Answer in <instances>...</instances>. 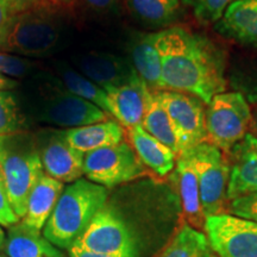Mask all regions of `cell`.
Here are the masks:
<instances>
[{"label": "cell", "mask_w": 257, "mask_h": 257, "mask_svg": "<svg viewBox=\"0 0 257 257\" xmlns=\"http://www.w3.org/2000/svg\"><path fill=\"white\" fill-rule=\"evenodd\" d=\"M0 257H8V256H5V255H0Z\"/></svg>", "instance_id": "60d3db41"}, {"label": "cell", "mask_w": 257, "mask_h": 257, "mask_svg": "<svg viewBox=\"0 0 257 257\" xmlns=\"http://www.w3.org/2000/svg\"><path fill=\"white\" fill-rule=\"evenodd\" d=\"M31 69L32 63L29 60L0 51V74L17 80L27 76Z\"/></svg>", "instance_id": "f546056e"}, {"label": "cell", "mask_w": 257, "mask_h": 257, "mask_svg": "<svg viewBox=\"0 0 257 257\" xmlns=\"http://www.w3.org/2000/svg\"><path fill=\"white\" fill-rule=\"evenodd\" d=\"M69 257H137L138 255H105V253H98L89 251L79 246L78 244H73L70 246Z\"/></svg>", "instance_id": "836d02e7"}, {"label": "cell", "mask_w": 257, "mask_h": 257, "mask_svg": "<svg viewBox=\"0 0 257 257\" xmlns=\"http://www.w3.org/2000/svg\"><path fill=\"white\" fill-rule=\"evenodd\" d=\"M255 127H256V130H257V113H256V117H255Z\"/></svg>", "instance_id": "ab89813d"}, {"label": "cell", "mask_w": 257, "mask_h": 257, "mask_svg": "<svg viewBox=\"0 0 257 257\" xmlns=\"http://www.w3.org/2000/svg\"><path fill=\"white\" fill-rule=\"evenodd\" d=\"M110 104V114L124 127H134L142 123L152 89L140 78L106 91Z\"/></svg>", "instance_id": "4fadbf2b"}, {"label": "cell", "mask_w": 257, "mask_h": 257, "mask_svg": "<svg viewBox=\"0 0 257 257\" xmlns=\"http://www.w3.org/2000/svg\"><path fill=\"white\" fill-rule=\"evenodd\" d=\"M172 178L178 188L182 211L189 225L193 227L204 226L206 218L202 212L198 178L191 162L184 155L178 156Z\"/></svg>", "instance_id": "ac0fdd59"}, {"label": "cell", "mask_w": 257, "mask_h": 257, "mask_svg": "<svg viewBox=\"0 0 257 257\" xmlns=\"http://www.w3.org/2000/svg\"><path fill=\"white\" fill-rule=\"evenodd\" d=\"M25 120L17 98L12 92L0 91V136L24 133Z\"/></svg>", "instance_id": "4316f807"}, {"label": "cell", "mask_w": 257, "mask_h": 257, "mask_svg": "<svg viewBox=\"0 0 257 257\" xmlns=\"http://www.w3.org/2000/svg\"><path fill=\"white\" fill-rule=\"evenodd\" d=\"M144 173V165L126 142L93 150L83 157V174L105 188L133 181Z\"/></svg>", "instance_id": "52a82bcc"}, {"label": "cell", "mask_w": 257, "mask_h": 257, "mask_svg": "<svg viewBox=\"0 0 257 257\" xmlns=\"http://www.w3.org/2000/svg\"><path fill=\"white\" fill-rule=\"evenodd\" d=\"M78 66L82 75L92 80L105 92L124 85L138 75L131 61L113 54H87L79 60Z\"/></svg>", "instance_id": "5bb4252c"}, {"label": "cell", "mask_w": 257, "mask_h": 257, "mask_svg": "<svg viewBox=\"0 0 257 257\" xmlns=\"http://www.w3.org/2000/svg\"><path fill=\"white\" fill-rule=\"evenodd\" d=\"M181 155L195 170L205 218L220 214L226 200L230 178L229 163L221 150L214 144L202 142Z\"/></svg>", "instance_id": "5b68a950"}, {"label": "cell", "mask_w": 257, "mask_h": 257, "mask_svg": "<svg viewBox=\"0 0 257 257\" xmlns=\"http://www.w3.org/2000/svg\"><path fill=\"white\" fill-rule=\"evenodd\" d=\"M214 29L224 37L257 47V0H236L226 9Z\"/></svg>", "instance_id": "2e32d148"}, {"label": "cell", "mask_w": 257, "mask_h": 257, "mask_svg": "<svg viewBox=\"0 0 257 257\" xmlns=\"http://www.w3.org/2000/svg\"><path fill=\"white\" fill-rule=\"evenodd\" d=\"M131 63L150 89L162 91V64L157 49V32H138L128 44Z\"/></svg>", "instance_id": "e0dca14e"}, {"label": "cell", "mask_w": 257, "mask_h": 257, "mask_svg": "<svg viewBox=\"0 0 257 257\" xmlns=\"http://www.w3.org/2000/svg\"><path fill=\"white\" fill-rule=\"evenodd\" d=\"M211 248L219 257H257V223L220 213L204 224Z\"/></svg>", "instance_id": "9c48e42d"}, {"label": "cell", "mask_w": 257, "mask_h": 257, "mask_svg": "<svg viewBox=\"0 0 257 257\" xmlns=\"http://www.w3.org/2000/svg\"><path fill=\"white\" fill-rule=\"evenodd\" d=\"M37 118L44 123L61 127H79L108 120L107 113L92 102L56 86L41 98Z\"/></svg>", "instance_id": "30bf717a"}, {"label": "cell", "mask_w": 257, "mask_h": 257, "mask_svg": "<svg viewBox=\"0 0 257 257\" xmlns=\"http://www.w3.org/2000/svg\"><path fill=\"white\" fill-rule=\"evenodd\" d=\"M202 24H216L236 0H181Z\"/></svg>", "instance_id": "f1b7e54d"}, {"label": "cell", "mask_w": 257, "mask_h": 257, "mask_svg": "<svg viewBox=\"0 0 257 257\" xmlns=\"http://www.w3.org/2000/svg\"><path fill=\"white\" fill-rule=\"evenodd\" d=\"M63 25L56 8L14 16L0 49L23 56L48 55L59 46Z\"/></svg>", "instance_id": "277c9868"}, {"label": "cell", "mask_w": 257, "mask_h": 257, "mask_svg": "<svg viewBox=\"0 0 257 257\" xmlns=\"http://www.w3.org/2000/svg\"><path fill=\"white\" fill-rule=\"evenodd\" d=\"M40 156L44 173L62 184H72L83 175L85 154L70 146L62 131L51 135L42 147Z\"/></svg>", "instance_id": "7c38bea8"}, {"label": "cell", "mask_w": 257, "mask_h": 257, "mask_svg": "<svg viewBox=\"0 0 257 257\" xmlns=\"http://www.w3.org/2000/svg\"><path fill=\"white\" fill-rule=\"evenodd\" d=\"M51 5H54L55 8H66V6L72 5L74 0H49Z\"/></svg>", "instance_id": "74e56055"}, {"label": "cell", "mask_w": 257, "mask_h": 257, "mask_svg": "<svg viewBox=\"0 0 257 257\" xmlns=\"http://www.w3.org/2000/svg\"><path fill=\"white\" fill-rule=\"evenodd\" d=\"M154 94L175 125L181 143V154L206 142V111L200 99L174 91H159Z\"/></svg>", "instance_id": "8fae6325"}, {"label": "cell", "mask_w": 257, "mask_h": 257, "mask_svg": "<svg viewBox=\"0 0 257 257\" xmlns=\"http://www.w3.org/2000/svg\"><path fill=\"white\" fill-rule=\"evenodd\" d=\"M3 2L5 3L12 17L25 14V12L35 11V10L55 8L54 5H51L49 0H3Z\"/></svg>", "instance_id": "d6a6232c"}, {"label": "cell", "mask_w": 257, "mask_h": 257, "mask_svg": "<svg viewBox=\"0 0 257 257\" xmlns=\"http://www.w3.org/2000/svg\"><path fill=\"white\" fill-rule=\"evenodd\" d=\"M4 248L8 257H64L41 231L30 229L22 221L10 226Z\"/></svg>", "instance_id": "7402d4cb"}, {"label": "cell", "mask_w": 257, "mask_h": 257, "mask_svg": "<svg viewBox=\"0 0 257 257\" xmlns=\"http://www.w3.org/2000/svg\"><path fill=\"white\" fill-rule=\"evenodd\" d=\"M21 220L16 216V213L12 210L11 204L8 194V189L3 176L2 168H0V225L5 227H10L12 225L17 224Z\"/></svg>", "instance_id": "1f68e13d"}, {"label": "cell", "mask_w": 257, "mask_h": 257, "mask_svg": "<svg viewBox=\"0 0 257 257\" xmlns=\"http://www.w3.org/2000/svg\"><path fill=\"white\" fill-rule=\"evenodd\" d=\"M18 86V81L16 79L0 74V91H11Z\"/></svg>", "instance_id": "8d00e7d4"}, {"label": "cell", "mask_w": 257, "mask_h": 257, "mask_svg": "<svg viewBox=\"0 0 257 257\" xmlns=\"http://www.w3.org/2000/svg\"><path fill=\"white\" fill-rule=\"evenodd\" d=\"M160 257H218L204 233L191 225L179 229Z\"/></svg>", "instance_id": "d4e9b609"}, {"label": "cell", "mask_w": 257, "mask_h": 257, "mask_svg": "<svg viewBox=\"0 0 257 257\" xmlns=\"http://www.w3.org/2000/svg\"><path fill=\"white\" fill-rule=\"evenodd\" d=\"M250 121L251 111L242 93H219L206 110L207 137L220 150L231 152L246 135Z\"/></svg>", "instance_id": "8992f818"}, {"label": "cell", "mask_w": 257, "mask_h": 257, "mask_svg": "<svg viewBox=\"0 0 257 257\" xmlns=\"http://www.w3.org/2000/svg\"><path fill=\"white\" fill-rule=\"evenodd\" d=\"M107 197V188L89 180L72 182L61 193L42 233L57 248L69 250L105 206Z\"/></svg>", "instance_id": "7a4b0ae2"}, {"label": "cell", "mask_w": 257, "mask_h": 257, "mask_svg": "<svg viewBox=\"0 0 257 257\" xmlns=\"http://www.w3.org/2000/svg\"><path fill=\"white\" fill-rule=\"evenodd\" d=\"M70 146L83 154L123 142V126L115 120H105L85 126L62 130Z\"/></svg>", "instance_id": "d6986e66"}, {"label": "cell", "mask_w": 257, "mask_h": 257, "mask_svg": "<svg viewBox=\"0 0 257 257\" xmlns=\"http://www.w3.org/2000/svg\"><path fill=\"white\" fill-rule=\"evenodd\" d=\"M231 86L246 100L257 102V60L237 64L230 74Z\"/></svg>", "instance_id": "83f0119b"}, {"label": "cell", "mask_w": 257, "mask_h": 257, "mask_svg": "<svg viewBox=\"0 0 257 257\" xmlns=\"http://www.w3.org/2000/svg\"><path fill=\"white\" fill-rule=\"evenodd\" d=\"M74 244L105 255H138L133 231L113 207L105 205Z\"/></svg>", "instance_id": "ba28073f"}, {"label": "cell", "mask_w": 257, "mask_h": 257, "mask_svg": "<svg viewBox=\"0 0 257 257\" xmlns=\"http://www.w3.org/2000/svg\"><path fill=\"white\" fill-rule=\"evenodd\" d=\"M130 14L152 28H167L181 17L180 0H125Z\"/></svg>", "instance_id": "603a6c76"}, {"label": "cell", "mask_w": 257, "mask_h": 257, "mask_svg": "<svg viewBox=\"0 0 257 257\" xmlns=\"http://www.w3.org/2000/svg\"><path fill=\"white\" fill-rule=\"evenodd\" d=\"M85 3L98 11H111L117 6L118 0H85Z\"/></svg>", "instance_id": "d590c367"}, {"label": "cell", "mask_w": 257, "mask_h": 257, "mask_svg": "<svg viewBox=\"0 0 257 257\" xmlns=\"http://www.w3.org/2000/svg\"><path fill=\"white\" fill-rule=\"evenodd\" d=\"M61 85L72 94L85 99L106 113H110V104H108V96L101 87H99L92 80L86 78L81 73L70 69L68 67H63L60 69Z\"/></svg>", "instance_id": "484cf974"}, {"label": "cell", "mask_w": 257, "mask_h": 257, "mask_svg": "<svg viewBox=\"0 0 257 257\" xmlns=\"http://www.w3.org/2000/svg\"><path fill=\"white\" fill-rule=\"evenodd\" d=\"M128 140L144 166L159 176H166L175 168L176 154L144 130L142 125L128 128Z\"/></svg>", "instance_id": "44dd1931"}, {"label": "cell", "mask_w": 257, "mask_h": 257, "mask_svg": "<svg viewBox=\"0 0 257 257\" xmlns=\"http://www.w3.org/2000/svg\"><path fill=\"white\" fill-rule=\"evenodd\" d=\"M162 91L182 92L210 104L226 87L223 53L207 37L180 27L157 31Z\"/></svg>", "instance_id": "6da1fadb"}, {"label": "cell", "mask_w": 257, "mask_h": 257, "mask_svg": "<svg viewBox=\"0 0 257 257\" xmlns=\"http://www.w3.org/2000/svg\"><path fill=\"white\" fill-rule=\"evenodd\" d=\"M230 212L232 216L257 223V192L231 200Z\"/></svg>", "instance_id": "4dcf8cb0"}, {"label": "cell", "mask_w": 257, "mask_h": 257, "mask_svg": "<svg viewBox=\"0 0 257 257\" xmlns=\"http://www.w3.org/2000/svg\"><path fill=\"white\" fill-rule=\"evenodd\" d=\"M232 166L230 168L226 199H233L257 192V137L246 134L231 150Z\"/></svg>", "instance_id": "9a60e30c"}, {"label": "cell", "mask_w": 257, "mask_h": 257, "mask_svg": "<svg viewBox=\"0 0 257 257\" xmlns=\"http://www.w3.org/2000/svg\"><path fill=\"white\" fill-rule=\"evenodd\" d=\"M0 168L12 210L22 219L32 189L44 174L40 153L24 134L0 136Z\"/></svg>", "instance_id": "3957f363"}, {"label": "cell", "mask_w": 257, "mask_h": 257, "mask_svg": "<svg viewBox=\"0 0 257 257\" xmlns=\"http://www.w3.org/2000/svg\"><path fill=\"white\" fill-rule=\"evenodd\" d=\"M141 125L148 134L175 153L176 156L181 154V143L175 125L154 93L148 100L147 110Z\"/></svg>", "instance_id": "cb8c5ba5"}, {"label": "cell", "mask_w": 257, "mask_h": 257, "mask_svg": "<svg viewBox=\"0 0 257 257\" xmlns=\"http://www.w3.org/2000/svg\"><path fill=\"white\" fill-rule=\"evenodd\" d=\"M12 16L10 15L8 8H6L5 3L0 0V47H2L3 42H4L5 35L8 32L10 21H11Z\"/></svg>", "instance_id": "e575fe53"}, {"label": "cell", "mask_w": 257, "mask_h": 257, "mask_svg": "<svg viewBox=\"0 0 257 257\" xmlns=\"http://www.w3.org/2000/svg\"><path fill=\"white\" fill-rule=\"evenodd\" d=\"M64 186L44 173L32 189L29 198L27 212L22 218V223L32 230L42 231L47 220L53 213Z\"/></svg>", "instance_id": "ffe728a7"}, {"label": "cell", "mask_w": 257, "mask_h": 257, "mask_svg": "<svg viewBox=\"0 0 257 257\" xmlns=\"http://www.w3.org/2000/svg\"><path fill=\"white\" fill-rule=\"evenodd\" d=\"M5 242H6L5 232H4V230L2 229V226H0V250L5 246Z\"/></svg>", "instance_id": "f35d334b"}]
</instances>
